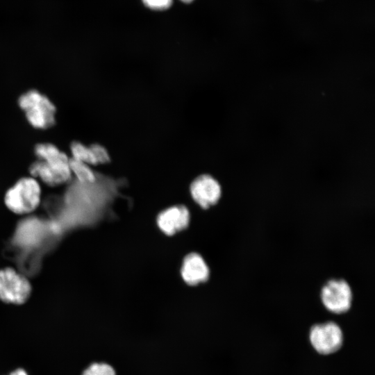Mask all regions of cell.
<instances>
[{"instance_id":"1","label":"cell","mask_w":375,"mask_h":375,"mask_svg":"<svg viewBox=\"0 0 375 375\" xmlns=\"http://www.w3.org/2000/svg\"><path fill=\"white\" fill-rule=\"evenodd\" d=\"M18 103L33 127L46 129L54 125L56 107L47 96L38 90H31L22 94Z\"/></svg>"},{"instance_id":"2","label":"cell","mask_w":375,"mask_h":375,"mask_svg":"<svg viewBox=\"0 0 375 375\" xmlns=\"http://www.w3.org/2000/svg\"><path fill=\"white\" fill-rule=\"evenodd\" d=\"M40 199L41 188L38 182L34 178L24 177L7 190L4 203L12 212L24 215L35 210Z\"/></svg>"},{"instance_id":"3","label":"cell","mask_w":375,"mask_h":375,"mask_svg":"<svg viewBox=\"0 0 375 375\" xmlns=\"http://www.w3.org/2000/svg\"><path fill=\"white\" fill-rule=\"evenodd\" d=\"M319 299L323 307L330 313L343 315L352 307L353 292L346 279L331 278L322 285Z\"/></svg>"},{"instance_id":"4","label":"cell","mask_w":375,"mask_h":375,"mask_svg":"<svg viewBox=\"0 0 375 375\" xmlns=\"http://www.w3.org/2000/svg\"><path fill=\"white\" fill-rule=\"evenodd\" d=\"M308 341L317 353L324 356L333 355L342 347L343 331L333 321L315 323L309 329Z\"/></svg>"},{"instance_id":"5","label":"cell","mask_w":375,"mask_h":375,"mask_svg":"<svg viewBox=\"0 0 375 375\" xmlns=\"http://www.w3.org/2000/svg\"><path fill=\"white\" fill-rule=\"evenodd\" d=\"M29 172L33 176L40 178L49 186H58L72 178L69 158L64 152L45 160H38L31 164Z\"/></svg>"},{"instance_id":"6","label":"cell","mask_w":375,"mask_h":375,"mask_svg":"<svg viewBox=\"0 0 375 375\" xmlns=\"http://www.w3.org/2000/svg\"><path fill=\"white\" fill-rule=\"evenodd\" d=\"M31 284L23 274L12 267L0 269V300L12 304H22L29 298Z\"/></svg>"},{"instance_id":"7","label":"cell","mask_w":375,"mask_h":375,"mask_svg":"<svg viewBox=\"0 0 375 375\" xmlns=\"http://www.w3.org/2000/svg\"><path fill=\"white\" fill-rule=\"evenodd\" d=\"M192 199L203 209H208L220 200L222 190L219 181L210 174H201L190 185Z\"/></svg>"},{"instance_id":"8","label":"cell","mask_w":375,"mask_h":375,"mask_svg":"<svg viewBox=\"0 0 375 375\" xmlns=\"http://www.w3.org/2000/svg\"><path fill=\"white\" fill-rule=\"evenodd\" d=\"M190 220L188 208L184 205H176L160 212L156 217V224L162 233L172 236L186 229Z\"/></svg>"},{"instance_id":"9","label":"cell","mask_w":375,"mask_h":375,"mask_svg":"<svg viewBox=\"0 0 375 375\" xmlns=\"http://www.w3.org/2000/svg\"><path fill=\"white\" fill-rule=\"evenodd\" d=\"M181 275L186 284L195 286L208 281L210 277V269L199 253L191 252L183 258Z\"/></svg>"},{"instance_id":"10","label":"cell","mask_w":375,"mask_h":375,"mask_svg":"<svg viewBox=\"0 0 375 375\" xmlns=\"http://www.w3.org/2000/svg\"><path fill=\"white\" fill-rule=\"evenodd\" d=\"M69 167L72 174L75 175L76 180L81 183H91L96 181L97 172L90 165L83 162L69 158Z\"/></svg>"},{"instance_id":"11","label":"cell","mask_w":375,"mask_h":375,"mask_svg":"<svg viewBox=\"0 0 375 375\" xmlns=\"http://www.w3.org/2000/svg\"><path fill=\"white\" fill-rule=\"evenodd\" d=\"M70 150L72 158L89 165H97V160L90 146L74 141L70 145Z\"/></svg>"},{"instance_id":"12","label":"cell","mask_w":375,"mask_h":375,"mask_svg":"<svg viewBox=\"0 0 375 375\" xmlns=\"http://www.w3.org/2000/svg\"><path fill=\"white\" fill-rule=\"evenodd\" d=\"M38 160H45L58 156L62 151L51 143H40L34 148Z\"/></svg>"},{"instance_id":"13","label":"cell","mask_w":375,"mask_h":375,"mask_svg":"<svg viewBox=\"0 0 375 375\" xmlns=\"http://www.w3.org/2000/svg\"><path fill=\"white\" fill-rule=\"evenodd\" d=\"M81 375H116V372L108 363L94 362L88 366Z\"/></svg>"},{"instance_id":"14","label":"cell","mask_w":375,"mask_h":375,"mask_svg":"<svg viewBox=\"0 0 375 375\" xmlns=\"http://www.w3.org/2000/svg\"><path fill=\"white\" fill-rule=\"evenodd\" d=\"M90 147L97 160V165L106 164L110 162L111 158L110 154L104 147L99 144H92Z\"/></svg>"},{"instance_id":"15","label":"cell","mask_w":375,"mask_h":375,"mask_svg":"<svg viewBox=\"0 0 375 375\" xmlns=\"http://www.w3.org/2000/svg\"><path fill=\"white\" fill-rule=\"evenodd\" d=\"M145 6L153 10H165L170 7L172 0H142Z\"/></svg>"},{"instance_id":"16","label":"cell","mask_w":375,"mask_h":375,"mask_svg":"<svg viewBox=\"0 0 375 375\" xmlns=\"http://www.w3.org/2000/svg\"><path fill=\"white\" fill-rule=\"evenodd\" d=\"M10 375H28L27 373L22 369H18L12 372Z\"/></svg>"},{"instance_id":"17","label":"cell","mask_w":375,"mask_h":375,"mask_svg":"<svg viewBox=\"0 0 375 375\" xmlns=\"http://www.w3.org/2000/svg\"><path fill=\"white\" fill-rule=\"evenodd\" d=\"M184 3H190L191 1H192L193 0H181Z\"/></svg>"}]
</instances>
